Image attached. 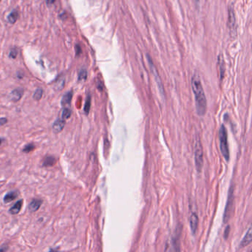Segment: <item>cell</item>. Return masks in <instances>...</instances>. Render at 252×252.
<instances>
[{"mask_svg":"<svg viewBox=\"0 0 252 252\" xmlns=\"http://www.w3.org/2000/svg\"><path fill=\"white\" fill-rule=\"evenodd\" d=\"M192 88L195 95L197 113L198 115L203 116L206 112L207 102L203 85L198 73H195L192 76Z\"/></svg>","mask_w":252,"mask_h":252,"instance_id":"obj_1","label":"cell"},{"mask_svg":"<svg viewBox=\"0 0 252 252\" xmlns=\"http://www.w3.org/2000/svg\"><path fill=\"white\" fill-rule=\"evenodd\" d=\"M219 138H220V147L221 153L226 161H228L230 158L229 150H228V136L227 131L224 125H222L219 132Z\"/></svg>","mask_w":252,"mask_h":252,"instance_id":"obj_2","label":"cell"},{"mask_svg":"<svg viewBox=\"0 0 252 252\" xmlns=\"http://www.w3.org/2000/svg\"><path fill=\"white\" fill-rule=\"evenodd\" d=\"M194 151H195V166H196L197 171L198 172H200L203 166V152L200 138H198L195 141Z\"/></svg>","mask_w":252,"mask_h":252,"instance_id":"obj_3","label":"cell"},{"mask_svg":"<svg viewBox=\"0 0 252 252\" xmlns=\"http://www.w3.org/2000/svg\"><path fill=\"white\" fill-rule=\"evenodd\" d=\"M234 203V188L231 186L229 192H228V200H227L226 205L225 208L224 215H223V222L226 223L228 220H229L230 217H231L232 207H233Z\"/></svg>","mask_w":252,"mask_h":252,"instance_id":"obj_4","label":"cell"},{"mask_svg":"<svg viewBox=\"0 0 252 252\" xmlns=\"http://www.w3.org/2000/svg\"><path fill=\"white\" fill-rule=\"evenodd\" d=\"M147 60H148L149 65H150V67L151 69V71H152V74H153L154 76H155V81H156L157 85V87H158L159 91H160V93L161 94V95L163 96H164L163 86V84H162L161 80H160V76H159V74H158V72H157V70L156 67H155V66L154 65L153 61H152V59L150 58V56H149V55H147Z\"/></svg>","mask_w":252,"mask_h":252,"instance_id":"obj_5","label":"cell"},{"mask_svg":"<svg viewBox=\"0 0 252 252\" xmlns=\"http://www.w3.org/2000/svg\"><path fill=\"white\" fill-rule=\"evenodd\" d=\"M228 27L229 28L230 34L231 36H235L237 32V23L236 17H235L234 11V8L231 7L228 9Z\"/></svg>","mask_w":252,"mask_h":252,"instance_id":"obj_6","label":"cell"},{"mask_svg":"<svg viewBox=\"0 0 252 252\" xmlns=\"http://www.w3.org/2000/svg\"><path fill=\"white\" fill-rule=\"evenodd\" d=\"M198 223H199V219L198 215H197L196 213H192L190 216L189 219V224H190V228H191L192 233L193 234H195L197 230H198Z\"/></svg>","mask_w":252,"mask_h":252,"instance_id":"obj_7","label":"cell"},{"mask_svg":"<svg viewBox=\"0 0 252 252\" xmlns=\"http://www.w3.org/2000/svg\"><path fill=\"white\" fill-rule=\"evenodd\" d=\"M65 126V121L63 119H57L53 124V131L54 133L57 134L61 132Z\"/></svg>","mask_w":252,"mask_h":252,"instance_id":"obj_8","label":"cell"},{"mask_svg":"<svg viewBox=\"0 0 252 252\" xmlns=\"http://www.w3.org/2000/svg\"><path fill=\"white\" fill-rule=\"evenodd\" d=\"M23 93H24V91L21 89H16L14 90H13L11 93V99L13 102H19L21 99V98L22 97Z\"/></svg>","mask_w":252,"mask_h":252,"instance_id":"obj_9","label":"cell"},{"mask_svg":"<svg viewBox=\"0 0 252 252\" xmlns=\"http://www.w3.org/2000/svg\"><path fill=\"white\" fill-rule=\"evenodd\" d=\"M251 242V228L250 227V228H248V231H247L246 234H245L244 237H243V240H242L241 243H240V246L239 247H240V248H243L244 246H246L247 245L249 244Z\"/></svg>","mask_w":252,"mask_h":252,"instance_id":"obj_10","label":"cell"},{"mask_svg":"<svg viewBox=\"0 0 252 252\" xmlns=\"http://www.w3.org/2000/svg\"><path fill=\"white\" fill-rule=\"evenodd\" d=\"M218 65L219 66V70H220V79H223V77H224V73H225V61L224 59H223V55H220L218 56Z\"/></svg>","mask_w":252,"mask_h":252,"instance_id":"obj_11","label":"cell"},{"mask_svg":"<svg viewBox=\"0 0 252 252\" xmlns=\"http://www.w3.org/2000/svg\"><path fill=\"white\" fill-rule=\"evenodd\" d=\"M41 203V200H38V199H34L31 201V203H30L29 205H28V209L30 210V212H35L39 210V208H40Z\"/></svg>","mask_w":252,"mask_h":252,"instance_id":"obj_12","label":"cell"},{"mask_svg":"<svg viewBox=\"0 0 252 252\" xmlns=\"http://www.w3.org/2000/svg\"><path fill=\"white\" fill-rule=\"evenodd\" d=\"M18 195H19V193L16 191L8 192V194H6L5 196L4 197V203H8L10 202L13 201V200H14L15 199L17 198Z\"/></svg>","mask_w":252,"mask_h":252,"instance_id":"obj_13","label":"cell"},{"mask_svg":"<svg viewBox=\"0 0 252 252\" xmlns=\"http://www.w3.org/2000/svg\"><path fill=\"white\" fill-rule=\"evenodd\" d=\"M22 200H20L16 202L14 206H12L10 208V214H11V215H17V214L20 212L21 206H22Z\"/></svg>","mask_w":252,"mask_h":252,"instance_id":"obj_14","label":"cell"},{"mask_svg":"<svg viewBox=\"0 0 252 252\" xmlns=\"http://www.w3.org/2000/svg\"><path fill=\"white\" fill-rule=\"evenodd\" d=\"M73 98V92L72 91H69V92H67L64 96H63L62 99H61V105L62 107H64V106L69 105L70 104L71 100H72Z\"/></svg>","mask_w":252,"mask_h":252,"instance_id":"obj_15","label":"cell"},{"mask_svg":"<svg viewBox=\"0 0 252 252\" xmlns=\"http://www.w3.org/2000/svg\"><path fill=\"white\" fill-rule=\"evenodd\" d=\"M19 19V13L17 11H14L8 16V21L11 24H14Z\"/></svg>","mask_w":252,"mask_h":252,"instance_id":"obj_16","label":"cell"},{"mask_svg":"<svg viewBox=\"0 0 252 252\" xmlns=\"http://www.w3.org/2000/svg\"><path fill=\"white\" fill-rule=\"evenodd\" d=\"M56 159H55L54 157L53 156H48L44 159V162H43V166H53L55 163H56Z\"/></svg>","mask_w":252,"mask_h":252,"instance_id":"obj_17","label":"cell"},{"mask_svg":"<svg viewBox=\"0 0 252 252\" xmlns=\"http://www.w3.org/2000/svg\"><path fill=\"white\" fill-rule=\"evenodd\" d=\"M90 104H91V97L90 95H88L87 98V100L85 102V104H84V112H85L86 115L89 113V109H90Z\"/></svg>","mask_w":252,"mask_h":252,"instance_id":"obj_18","label":"cell"},{"mask_svg":"<svg viewBox=\"0 0 252 252\" xmlns=\"http://www.w3.org/2000/svg\"><path fill=\"white\" fill-rule=\"evenodd\" d=\"M87 72L86 69H82L79 73V82H84L87 79Z\"/></svg>","mask_w":252,"mask_h":252,"instance_id":"obj_19","label":"cell"},{"mask_svg":"<svg viewBox=\"0 0 252 252\" xmlns=\"http://www.w3.org/2000/svg\"><path fill=\"white\" fill-rule=\"evenodd\" d=\"M42 95H43V90H42V89H41V88L37 89L36 90V92H34V100L39 101L41 99V97H42Z\"/></svg>","mask_w":252,"mask_h":252,"instance_id":"obj_20","label":"cell"},{"mask_svg":"<svg viewBox=\"0 0 252 252\" xmlns=\"http://www.w3.org/2000/svg\"><path fill=\"white\" fill-rule=\"evenodd\" d=\"M71 115V111L70 109H68V108H65L63 110V112H62V119L63 120H67V119L69 118V117H70Z\"/></svg>","mask_w":252,"mask_h":252,"instance_id":"obj_21","label":"cell"},{"mask_svg":"<svg viewBox=\"0 0 252 252\" xmlns=\"http://www.w3.org/2000/svg\"><path fill=\"white\" fill-rule=\"evenodd\" d=\"M35 149V146L34 144H27V145L25 146V147L23 148L22 151L24 152H25V153H29V152H32L33 150H34Z\"/></svg>","mask_w":252,"mask_h":252,"instance_id":"obj_22","label":"cell"},{"mask_svg":"<svg viewBox=\"0 0 252 252\" xmlns=\"http://www.w3.org/2000/svg\"><path fill=\"white\" fill-rule=\"evenodd\" d=\"M64 79H63V80L59 79V80L58 81V82H56V85H55V87H56L58 90H61V89L64 87Z\"/></svg>","mask_w":252,"mask_h":252,"instance_id":"obj_23","label":"cell"},{"mask_svg":"<svg viewBox=\"0 0 252 252\" xmlns=\"http://www.w3.org/2000/svg\"><path fill=\"white\" fill-rule=\"evenodd\" d=\"M17 50H16V49H13L11 51V53H10V57L11 58H16V56H17Z\"/></svg>","mask_w":252,"mask_h":252,"instance_id":"obj_24","label":"cell"},{"mask_svg":"<svg viewBox=\"0 0 252 252\" xmlns=\"http://www.w3.org/2000/svg\"><path fill=\"white\" fill-rule=\"evenodd\" d=\"M7 122H8V120L5 118H0V126H3Z\"/></svg>","mask_w":252,"mask_h":252,"instance_id":"obj_25","label":"cell"},{"mask_svg":"<svg viewBox=\"0 0 252 252\" xmlns=\"http://www.w3.org/2000/svg\"><path fill=\"white\" fill-rule=\"evenodd\" d=\"M229 230H230V227H229V226H227L226 229H225V233H224V234H225V238H226L227 237H228V233H229Z\"/></svg>","mask_w":252,"mask_h":252,"instance_id":"obj_26","label":"cell"},{"mask_svg":"<svg viewBox=\"0 0 252 252\" xmlns=\"http://www.w3.org/2000/svg\"><path fill=\"white\" fill-rule=\"evenodd\" d=\"M3 247L4 246H2L1 248H0V251H6V250L8 249V248H3Z\"/></svg>","mask_w":252,"mask_h":252,"instance_id":"obj_27","label":"cell"},{"mask_svg":"<svg viewBox=\"0 0 252 252\" xmlns=\"http://www.w3.org/2000/svg\"><path fill=\"white\" fill-rule=\"evenodd\" d=\"M56 0H47V4H53Z\"/></svg>","mask_w":252,"mask_h":252,"instance_id":"obj_28","label":"cell"},{"mask_svg":"<svg viewBox=\"0 0 252 252\" xmlns=\"http://www.w3.org/2000/svg\"><path fill=\"white\" fill-rule=\"evenodd\" d=\"M2 141H3V139H2V138H1V137H0V146H1L2 143Z\"/></svg>","mask_w":252,"mask_h":252,"instance_id":"obj_29","label":"cell"},{"mask_svg":"<svg viewBox=\"0 0 252 252\" xmlns=\"http://www.w3.org/2000/svg\"><path fill=\"white\" fill-rule=\"evenodd\" d=\"M0 1H1V0H0Z\"/></svg>","mask_w":252,"mask_h":252,"instance_id":"obj_30","label":"cell"}]
</instances>
